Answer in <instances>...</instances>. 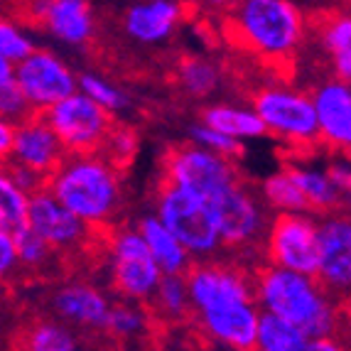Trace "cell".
Segmentation results:
<instances>
[{
	"label": "cell",
	"mask_w": 351,
	"mask_h": 351,
	"mask_svg": "<svg viewBox=\"0 0 351 351\" xmlns=\"http://www.w3.org/2000/svg\"><path fill=\"white\" fill-rule=\"evenodd\" d=\"M253 293L261 310L298 324L310 339L334 334L337 315L329 304L327 290L315 276L268 263V268L258 270Z\"/></svg>",
	"instance_id": "cell-1"
},
{
	"label": "cell",
	"mask_w": 351,
	"mask_h": 351,
	"mask_svg": "<svg viewBox=\"0 0 351 351\" xmlns=\"http://www.w3.org/2000/svg\"><path fill=\"white\" fill-rule=\"evenodd\" d=\"M47 189L91 228L108 221L121 202L116 167L99 152H66Z\"/></svg>",
	"instance_id": "cell-2"
},
{
	"label": "cell",
	"mask_w": 351,
	"mask_h": 351,
	"mask_svg": "<svg viewBox=\"0 0 351 351\" xmlns=\"http://www.w3.org/2000/svg\"><path fill=\"white\" fill-rule=\"evenodd\" d=\"M228 29L258 57L280 62L302 45L304 15L293 0H234Z\"/></svg>",
	"instance_id": "cell-3"
},
{
	"label": "cell",
	"mask_w": 351,
	"mask_h": 351,
	"mask_svg": "<svg viewBox=\"0 0 351 351\" xmlns=\"http://www.w3.org/2000/svg\"><path fill=\"white\" fill-rule=\"evenodd\" d=\"M155 217L170 228L192 256H214L221 248L217 219L204 194L162 180Z\"/></svg>",
	"instance_id": "cell-4"
},
{
	"label": "cell",
	"mask_w": 351,
	"mask_h": 351,
	"mask_svg": "<svg viewBox=\"0 0 351 351\" xmlns=\"http://www.w3.org/2000/svg\"><path fill=\"white\" fill-rule=\"evenodd\" d=\"M42 116L59 135L66 152H99L113 130L111 111H106L104 106L88 99L79 88L47 108Z\"/></svg>",
	"instance_id": "cell-5"
},
{
	"label": "cell",
	"mask_w": 351,
	"mask_h": 351,
	"mask_svg": "<svg viewBox=\"0 0 351 351\" xmlns=\"http://www.w3.org/2000/svg\"><path fill=\"white\" fill-rule=\"evenodd\" d=\"M253 108L265 123L268 133H276L293 145H310L319 141L312 96L287 86H265L253 96Z\"/></svg>",
	"instance_id": "cell-6"
},
{
	"label": "cell",
	"mask_w": 351,
	"mask_h": 351,
	"mask_svg": "<svg viewBox=\"0 0 351 351\" xmlns=\"http://www.w3.org/2000/svg\"><path fill=\"white\" fill-rule=\"evenodd\" d=\"M265 256L270 265L317 276L319 263V223L307 211H278L265 236Z\"/></svg>",
	"instance_id": "cell-7"
},
{
	"label": "cell",
	"mask_w": 351,
	"mask_h": 351,
	"mask_svg": "<svg viewBox=\"0 0 351 351\" xmlns=\"http://www.w3.org/2000/svg\"><path fill=\"white\" fill-rule=\"evenodd\" d=\"M165 273L152 258L138 228L118 231L111 239V278L116 290L133 302H150Z\"/></svg>",
	"instance_id": "cell-8"
},
{
	"label": "cell",
	"mask_w": 351,
	"mask_h": 351,
	"mask_svg": "<svg viewBox=\"0 0 351 351\" xmlns=\"http://www.w3.org/2000/svg\"><path fill=\"white\" fill-rule=\"evenodd\" d=\"M162 170L165 180L194 189L204 197H211L226 184L239 180V172L231 165V160L199 145V143L170 147L162 160Z\"/></svg>",
	"instance_id": "cell-9"
},
{
	"label": "cell",
	"mask_w": 351,
	"mask_h": 351,
	"mask_svg": "<svg viewBox=\"0 0 351 351\" xmlns=\"http://www.w3.org/2000/svg\"><path fill=\"white\" fill-rule=\"evenodd\" d=\"M217 219L221 246H253L265 234V211L261 202L239 180L206 197Z\"/></svg>",
	"instance_id": "cell-10"
},
{
	"label": "cell",
	"mask_w": 351,
	"mask_h": 351,
	"mask_svg": "<svg viewBox=\"0 0 351 351\" xmlns=\"http://www.w3.org/2000/svg\"><path fill=\"white\" fill-rule=\"evenodd\" d=\"M15 82L23 88L32 111L37 113H45L76 91V76L69 71V66L52 52L42 49H32L15 64Z\"/></svg>",
	"instance_id": "cell-11"
},
{
	"label": "cell",
	"mask_w": 351,
	"mask_h": 351,
	"mask_svg": "<svg viewBox=\"0 0 351 351\" xmlns=\"http://www.w3.org/2000/svg\"><path fill=\"white\" fill-rule=\"evenodd\" d=\"M25 223L35 228L54 251H79L91 234V226L66 209L47 187L29 194Z\"/></svg>",
	"instance_id": "cell-12"
},
{
	"label": "cell",
	"mask_w": 351,
	"mask_h": 351,
	"mask_svg": "<svg viewBox=\"0 0 351 351\" xmlns=\"http://www.w3.org/2000/svg\"><path fill=\"white\" fill-rule=\"evenodd\" d=\"M64 158L66 147L62 145L59 135L47 123V118L42 113H32V116L25 118L23 123L15 125L10 155L5 160L23 165L27 170L49 180V175L57 170Z\"/></svg>",
	"instance_id": "cell-13"
},
{
	"label": "cell",
	"mask_w": 351,
	"mask_h": 351,
	"mask_svg": "<svg viewBox=\"0 0 351 351\" xmlns=\"http://www.w3.org/2000/svg\"><path fill=\"white\" fill-rule=\"evenodd\" d=\"M194 315L199 317L202 332L217 346L239 351L256 349L258 317H261L256 300H234Z\"/></svg>",
	"instance_id": "cell-14"
},
{
	"label": "cell",
	"mask_w": 351,
	"mask_h": 351,
	"mask_svg": "<svg viewBox=\"0 0 351 351\" xmlns=\"http://www.w3.org/2000/svg\"><path fill=\"white\" fill-rule=\"evenodd\" d=\"M184 280H187L189 304L194 312L209 310V307L223 302H234V300H256L253 285L246 280V276H241L231 265H189Z\"/></svg>",
	"instance_id": "cell-15"
},
{
	"label": "cell",
	"mask_w": 351,
	"mask_h": 351,
	"mask_svg": "<svg viewBox=\"0 0 351 351\" xmlns=\"http://www.w3.org/2000/svg\"><path fill=\"white\" fill-rule=\"evenodd\" d=\"M317 280L329 293H351V219L327 217L319 223Z\"/></svg>",
	"instance_id": "cell-16"
},
{
	"label": "cell",
	"mask_w": 351,
	"mask_h": 351,
	"mask_svg": "<svg viewBox=\"0 0 351 351\" xmlns=\"http://www.w3.org/2000/svg\"><path fill=\"white\" fill-rule=\"evenodd\" d=\"M319 141L339 152H351V84L344 79L322 82L312 94Z\"/></svg>",
	"instance_id": "cell-17"
},
{
	"label": "cell",
	"mask_w": 351,
	"mask_h": 351,
	"mask_svg": "<svg viewBox=\"0 0 351 351\" xmlns=\"http://www.w3.org/2000/svg\"><path fill=\"white\" fill-rule=\"evenodd\" d=\"M29 8L66 45H84L94 32L88 0H29Z\"/></svg>",
	"instance_id": "cell-18"
},
{
	"label": "cell",
	"mask_w": 351,
	"mask_h": 351,
	"mask_svg": "<svg viewBox=\"0 0 351 351\" xmlns=\"http://www.w3.org/2000/svg\"><path fill=\"white\" fill-rule=\"evenodd\" d=\"M182 20V0H141L125 12L123 27L141 45H158Z\"/></svg>",
	"instance_id": "cell-19"
},
{
	"label": "cell",
	"mask_w": 351,
	"mask_h": 351,
	"mask_svg": "<svg viewBox=\"0 0 351 351\" xmlns=\"http://www.w3.org/2000/svg\"><path fill=\"white\" fill-rule=\"evenodd\" d=\"M54 312L64 322L84 329H104L111 304L91 285H66L52 300Z\"/></svg>",
	"instance_id": "cell-20"
},
{
	"label": "cell",
	"mask_w": 351,
	"mask_h": 351,
	"mask_svg": "<svg viewBox=\"0 0 351 351\" xmlns=\"http://www.w3.org/2000/svg\"><path fill=\"white\" fill-rule=\"evenodd\" d=\"M138 231L145 239L152 258L158 261L165 276H184L187 273L189 265H192V253L182 246V241L155 214L143 219Z\"/></svg>",
	"instance_id": "cell-21"
},
{
	"label": "cell",
	"mask_w": 351,
	"mask_h": 351,
	"mask_svg": "<svg viewBox=\"0 0 351 351\" xmlns=\"http://www.w3.org/2000/svg\"><path fill=\"white\" fill-rule=\"evenodd\" d=\"M202 123L221 130V133L231 135L236 141H251V138H261V135L268 133L256 108H241V106H209L202 113Z\"/></svg>",
	"instance_id": "cell-22"
},
{
	"label": "cell",
	"mask_w": 351,
	"mask_h": 351,
	"mask_svg": "<svg viewBox=\"0 0 351 351\" xmlns=\"http://www.w3.org/2000/svg\"><path fill=\"white\" fill-rule=\"evenodd\" d=\"M310 337L298 327L273 312L261 310L258 317L256 349L261 351H310Z\"/></svg>",
	"instance_id": "cell-23"
},
{
	"label": "cell",
	"mask_w": 351,
	"mask_h": 351,
	"mask_svg": "<svg viewBox=\"0 0 351 351\" xmlns=\"http://www.w3.org/2000/svg\"><path fill=\"white\" fill-rule=\"evenodd\" d=\"M290 175H293L295 184L300 187V192L304 194V199L310 204V209L315 211H327L334 209L341 199V189L337 187L329 177V172L315 170V167H285Z\"/></svg>",
	"instance_id": "cell-24"
},
{
	"label": "cell",
	"mask_w": 351,
	"mask_h": 351,
	"mask_svg": "<svg viewBox=\"0 0 351 351\" xmlns=\"http://www.w3.org/2000/svg\"><path fill=\"white\" fill-rule=\"evenodd\" d=\"M263 202L276 211H312L287 170L276 172L263 182Z\"/></svg>",
	"instance_id": "cell-25"
},
{
	"label": "cell",
	"mask_w": 351,
	"mask_h": 351,
	"mask_svg": "<svg viewBox=\"0 0 351 351\" xmlns=\"http://www.w3.org/2000/svg\"><path fill=\"white\" fill-rule=\"evenodd\" d=\"M150 302L155 304V312H160V315L167 317V319H182V317L187 315V310H192L184 276H162L160 278Z\"/></svg>",
	"instance_id": "cell-26"
},
{
	"label": "cell",
	"mask_w": 351,
	"mask_h": 351,
	"mask_svg": "<svg viewBox=\"0 0 351 351\" xmlns=\"http://www.w3.org/2000/svg\"><path fill=\"white\" fill-rule=\"evenodd\" d=\"M29 194L12 180L5 165L0 162V226L15 231L27 219Z\"/></svg>",
	"instance_id": "cell-27"
},
{
	"label": "cell",
	"mask_w": 351,
	"mask_h": 351,
	"mask_svg": "<svg viewBox=\"0 0 351 351\" xmlns=\"http://www.w3.org/2000/svg\"><path fill=\"white\" fill-rule=\"evenodd\" d=\"M147 312L143 307H135L130 302L111 304L108 317H106L104 332H108L113 339H141L147 329Z\"/></svg>",
	"instance_id": "cell-28"
},
{
	"label": "cell",
	"mask_w": 351,
	"mask_h": 351,
	"mask_svg": "<svg viewBox=\"0 0 351 351\" xmlns=\"http://www.w3.org/2000/svg\"><path fill=\"white\" fill-rule=\"evenodd\" d=\"M23 346L32 351H74L76 337L62 322H37L23 334Z\"/></svg>",
	"instance_id": "cell-29"
},
{
	"label": "cell",
	"mask_w": 351,
	"mask_h": 351,
	"mask_svg": "<svg viewBox=\"0 0 351 351\" xmlns=\"http://www.w3.org/2000/svg\"><path fill=\"white\" fill-rule=\"evenodd\" d=\"M177 76H180V86L192 96H206L219 86V69L202 57L184 59Z\"/></svg>",
	"instance_id": "cell-30"
},
{
	"label": "cell",
	"mask_w": 351,
	"mask_h": 351,
	"mask_svg": "<svg viewBox=\"0 0 351 351\" xmlns=\"http://www.w3.org/2000/svg\"><path fill=\"white\" fill-rule=\"evenodd\" d=\"M317 29H319V45L329 54V59L351 52V15L346 12L324 15Z\"/></svg>",
	"instance_id": "cell-31"
},
{
	"label": "cell",
	"mask_w": 351,
	"mask_h": 351,
	"mask_svg": "<svg viewBox=\"0 0 351 351\" xmlns=\"http://www.w3.org/2000/svg\"><path fill=\"white\" fill-rule=\"evenodd\" d=\"M12 234H15V246H18L20 265L32 268V270H40L49 263L54 248L49 246L47 241L42 239L40 234H37L35 228H29L27 223H23V226H18Z\"/></svg>",
	"instance_id": "cell-32"
},
{
	"label": "cell",
	"mask_w": 351,
	"mask_h": 351,
	"mask_svg": "<svg viewBox=\"0 0 351 351\" xmlns=\"http://www.w3.org/2000/svg\"><path fill=\"white\" fill-rule=\"evenodd\" d=\"M76 88L82 91V94H86L88 99H94L96 104H101L106 108V111H121V108H125V96L118 91L113 84H108L106 79H101V76L96 74H82L79 79H76Z\"/></svg>",
	"instance_id": "cell-33"
},
{
	"label": "cell",
	"mask_w": 351,
	"mask_h": 351,
	"mask_svg": "<svg viewBox=\"0 0 351 351\" xmlns=\"http://www.w3.org/2000/svg\"><path fill=\"white\" fill-rule=\"evenodd\" d=\"M32 113L37 111H32V106L25 99L23 88L18 86L15 79L0 84V116L5 118V121H10L12 125H18L27 116H32Z\"/></svg>",
	"instance_id": "cell-34"
},
{
	"label": "cell",
	"mask_w": 351,
	"mask_h": 351,
	"mask_svg": "<svg viewBox=\"0 0 351 351\" xmlns=\"http://www.w3.org/2000/svg\"><path fill=\"white\" fill-rule=\"evenodd\" d=\"M192 141L199 143V145H204V147H209V150L219 152V155H223V158H228V160L239 158L241 152H243V143L236 141V138H231V135L221 133V130L211 128V125H206V123L194 125Z\"/></svg>",
	"instance_id": "cell-35"
},
{
	"label": "cell",
	"mask_w": 351,
	"mask_h": 351,
	"mask_svg": "<svg viewBox=\"0 0 351 351\" xmlns=\"http://www.w3.org/2000/svg\"><path fill=\"white\" fill-rule=\"evenodd\" d=\"M32 49L35 47H32V42H29V37L25 35L23 29L0 18V54H3L8 62L18 64L20 59L27 57Z\"/></svg>",
	"instance_id": "cell-36"
},
{
	"label": "cell",
	"mask_w": 351,
	"mask_h": 351,
	"mask_svg": "<svg viewBox=\"0 0 351 351\" xmlns=\"http://www.w3.org/2000/svg\"><path fill=\"white\" fill-rule=\"evenodd\" d=\"M99 155H104V158L108 160L113 167H118V165H125L135 155V135L130 133V130L116 128V125H113V130L108 133L106 143L101 145Z\"/></svg>",
	"instance_id": "cell-37"
},
{
	"label": "cell",
	"mask_w": 351,
	"mask_h": 351,
	"mask_svg": "<svg viewBox=\"0 0 351 351\" xmlns=\"http://www.w3.org/2000/svg\"><path fill=\"white\" fill-rule=\"evenodd\" d=\"M18 246H15V234L10 228L0 226V278H8L18 268Z\"/></svg>",
	"instance_id": "cell-38"
},
{
	"label": "cell",
	"mask_w": 351,
	"mask_h": 351,
	"mask_svg": "<svg viewBox=\"0 0 351 351\" xmlns=\"http://www.w3.org/2000/svg\"><path fill=\"white\" fill-rule=\"evenodd\" d=\"M327 172H329V177H332L334 184H337V187L341 189V194H344L346 189L351 187V165H346V162H334Z\"/></svg>",
	"instance_id": "cell-39"
},
{
	"label": "cell",
	"mask_w": 351,
	"mask_h": 351,
	"mask_svg": "<svg viewBox=\"0 0 351 351\" xmlns=\"http://www.w3.org/2000/svg\"><path fill=\"white\" fill-rule=\"evenodd\" d=\"M12 133H15V125L10 121L0 116V162L10 155V147H12Z\"/></svg>",
	"instance_id": "cell-40"
},
{
	"label": "cell",
	"mask_w": 351,
	"mask_h": 351,
	"mask_svg": "<svg viewBox=\"0 0 351 351\" xmlns=\"http://www.w3.org/2000/svg\"><path fill=\"white\" fill-rule=\"evenodd\" d=\"M10 79H15V64L0 54V84L10 82Z\"/></svg>",
	"instance_id": "cell-41"
},
{
	"label": "cell",
	"mask_w": 351,
	"mask_h": 351,
	"mask_svg": "<svg viewBox=\"0 0 351 351\" xmlns=\"http://www.w3.org/2000/svg\"><path fill=\"white\" fill-rule=\"evenodd\" d=\"M234 0H182V5H209V8H226Z\"/></svg>",
	"instance_id": "cell-42"
},
{
	"label": "cell",
	"mask_w": 351,
	"mask_h": 351,
	"mask_svg": "<svg viewBox=\"0 0 351 351\" xmlns=\"http://www.w3.org/2000/svg\"><path fill=\"white\" fill-rule=\"evenodd\" d=\"M3 295H5V285H3V278H0V300H3Z\"/></svg>",
	"instance_id": "cell-43"
},
{
	"label": "cell",
	"mask_w": 351,
	"mask_h": 351,
	"mask_svg": "<svg viewBox=\"0 0 351 351\" xmlns=\"http://www.w3.org/2000/svg\"><path fill=\"white\" fill-rule=\"evenodd\" d=\"M344 197H346V202H349V204H351V187H349V189H346V192H344Z\"/></svg>",
	"instance_id": "cell-44"
}]
</instances>
